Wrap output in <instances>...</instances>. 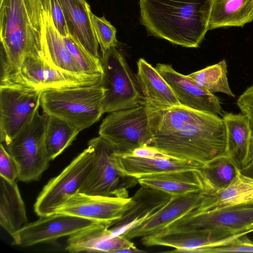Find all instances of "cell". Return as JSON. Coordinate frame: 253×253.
<instances>
[{
  "mask_svg": "<svg viewBox=\"0 0 253 253\" xmlns=\"http://www.w3.org/2000/svg\"><path fill=\"white\" fill-rule=\"evenodd\" d=\"M151 146L171 159L203 165L227 154L225 126L219 116L181 105L160 107L144 101Z\"/></svg>",
  "mask_w": 253,
  "mask_h": 253,
  "instance_id": "obj_1",
  "label": "cell"
},
{
  "mask_svg": "<svg viewBox=\"0 0 253 253\" xmlns=\"http://www.w3.org/2000/svg\"><path fill=\"white\" fill-rule=\"evenodd\" d=\"M43 9L42 0H3L0 4V83L17 73L28 55L40 56Z\"/></svg>",
  "mask_w": 253,
  "mask_h": 253,
  "instance_id": "obj_2",
  "label": "cell"
},
{
  "mask_svg": "<svg viewBox=\"0 0 253 253\" xmlns=\"http://www.w3.org/2000/svg\"><path fill=\"white\" fill-rule=\"evenodd\" d=\"M212 0H139L140 22L151 35L197 48L208 30Z\"/></svg>",
  "mask_w": 253,
  "mask_h": 253,
  "instance_id": "obj_3",
  "label": "cell"
},
{
  "mask_svg": "<svg viewBox=\"0 0 253 253\" xmlns=\"http://www.w3.org/2000/svg\"><path fill=\"white\" fill-rule=\"evenodd\" d=\"M104 90L100 84L42 91L43 112L58 118L80 131L98 121L104 114Z\"/></svg>",
  "mask_w": 253,
  "mask_h": 253,
  "instance_id": "obj_4",
  "label": "cell"
},
{
  "mask_svg": "<svg viewBox=\"0 0 253 253\" xmlns=\"http://www.w3.org/2000/svg\"><path fill=\"white\" fill-rule=\"evenodd\" d=\"M100 85L104 90V113L129 109L145 101L136 77L122 53L112 47L101 53Z\"/></svg>",
  "mask_w": 253,
  "mask_h": 253,
  "instance_id": "obj_5",
  "label": "cell"
},
{
  "mask_svg": "<svg viewBox=\"0 0 253 253\" xmlns=\"http://www.w3.org/2000/svg\"><path fill=\"white\" fill-rule=\"evenodd\" d=\"M93 151L91 169L78 192L102 196L128 198V189L138 182L121 170L113 146L99 136L88 142Z\"/></svg>",
  "mask_w": 253,
  "mask_h": 253,
  "instance_id": "obj_6",
  "label": "cell"
},
{
  "mask_svg": "<svg viewBox=\"0 0 253 253\" xmlns=\"http://www.w3.org/2000/svg\"><path fill=\"white\" fill-rule=\"evenodd\" d=\"M47 115L39 110L32 121L11 141L6 149L16 162L17 179L22 182L39 180L51 161L45 143Z\"/></svg>",
  "mask_w": 253,
  "mask_h": 253,
  "instance_id": "obj_7",
  "label": "cell"
},
{
  "mask_svg": "<svg viewBox=\"0 0 253 253\" xmlns=\"http://www.w3.org/2000/svg\"><path fill=\"white\" fill-rule=\"evenodd\" d=\"M193 229L214 231L228 237L253 232V201L206 211L199 207L164 230Z\"/></svg>",
  "mask_w": 253,
  "mask_h": 253,
  "instance_id": "obj_8",
  "label": "cell"
},
{
  "mask_svg": "<svg viewBox=\"0 0 253 253\" xmlns=\"http://www.w3.org/2000/svg\"><path fill=\"white\" fill-rule=\"evenodd\" d=\"M99 135L114 148L115 153L125 155L152 143L149 118L144 104L109 114L102 122Z\"/></svg>",
  "mask_w": 253,
  "mask_h": 253,
  "instance_id": "obj_9",
  "label": "cell"
},
{
  "mask_svg": "<svg viewBox=\"0 0 253 253\" xmlns=\"http://www.w3.org/2000/svg\"><path fill=\"white\" fill-rule=\"evenodd\" d=\"M42 91L12 83L0 84V140L5 145L39 110Z\"/></svg>",
  "mask_w": 253,
  "mask_h": 253,
  "instance_id": "obj_10",
  "label": "cell"
},
{
  "mask_svg": "<svg viewBox=\"0 0 253 253\" xmlns=\"http://www.w3.org/2000/svg\"><path fill=\"white\" fill-rule=\"evenodd\" d=\"M93 161V151L88 146L59 174L50 179L34 204L36 214L42 216L54 213L68 196L79 191L91 169Z\"/></svg>",
  "mask_w": 253,
  "mask_h": 253,
  "instance_id": "obj_11",
  "label": "cell"
},
{
  "mask_svg": "<svg viewBox=\"0 0 253 253\" xmlns=\"http://www.w3.org/2000/svg\"><path fill=\"white\" fill-rule=\"evenodd\" d=\"M102 74L74 73L50 66L37 54H29L19 71L7 80L12 83L44 91L100 84Z\"/></svg>",
  "mask_w": 253,
  "mask_h": 253,
  "instance_id": "obj_12",
  "label": "cell"
},
{
  "mask_svg": "<svg viewBox=\"0 0 253 253\" xmlns=\"http://www.w3.org/2000/svg\"><path fill=\"white\" fill-rule=\"evenodd\" d=\"M40 217L36 221L25 224L12 237L13 244L28 247L39 243L51 242L99 223L58 213Z\"/></svg>",
  "mask_w": 253,
  "mask_h": 253,
  "instance_id": "obj_13",
  "label": "cell"
},
{
  "mask_svg": "<svg viewBox=\"0 0 253 253\" xmlns=\"http://www.w3.org/2000/svg\"><path fill=\"white\" fill-rule=\"evenodd\" d=\"M131 203V197L92 195L78 191L68 196L55 213L92 220L110 227Z\"/></svg>",
  "mask_w": 253,
  "mask_h": 253,
  "instance_id": "obj_14",
  "label": "cell"
},
{
  "mask_svg": "<svg viewBox=\"0 0 253 253\" xmlns=\"http://www.w3.org/2000/svg\"><path fill=\"white\" fill-rule=\"evenodd\" d=\"M155 68L170 86L180 105L216 115H222L219 99L199 86L188 75H182L169 64L158 63Z\"/></svg>",
  "mask_w": 253,
  "mask_h": 253,
  "instance_id": "obj_15",
  "label": "cell"
},
{
  "mask_svg": "<svg viewBox=\"0 0 253 253\" xmlns=\"http://www.w3.org/2000/svg\"><path fill=\"white\" fill-rule=\"evenodd\" d=\"M244 235L227 237L219 232L203 229L164 230L157 234L141 238V241L147 247H169L174 248L172 251L174 252L194 253L201 248L228 243Z\"/></svg>",
  "mask_w": 253,
  "mask_h": 253,
  "instance_id": "obj_16",
  "label": "cell"
},
{
  "mask_svg": "<svg viewBox=\"0 0 253 253\" xmlns=\"http://www.w3.org/2000/svg\"><path fill=\"white\" fill-rule=\"evenodd\" d=\"M205 195L202 192H198L172 196L169 201L155 214L122 235L131 240L157 234L199 207Z\"/></svg>",
  "mask_w": 253,
  "mask_h": 253,
  "instance_id": "obj_17",
  "label": "cell"
},
{
  "mask_svg": "<svg viewBox=\"0 0 253 253\" xmlns=\"http://www.w3.org/2000/svg\"><path fill=\"white\" fill-rule=\"evenodd\" d=\"M172 196L162 191L141 186L131 197V205L109 228L111 236L123 235L147 220L168 203Z\"/></svg>",
  "mask_w": 253,
  "mask_h": 253,
  "instance_id": "obj_18",
  "label": "cell"
},
{
  "mask_svg": "<svg viewBox=\"0 0 253 253\" xmlns=\"http://www.w3.org/2000/svg\"><path fill=\"white\" fill-rule=\"evenodd\" d=\"M40 56L53 68L74 73H85L68 49L63 37L53 24L49 10L44 5Z\"/></svg>",
  "mask_w": 253,
  "mask_h": 253,
  "instance_id": "obj_19",
  "label": "cell"
},
{
  "mask_svg": "<svg viewBox=\"0 0 253 253\" xmlns=\"http://www.w3.org/2000/svg\"><path fill=\"white\" fill-rule=\"evenodd\" d=\"M122 172L137 179L146 176L185 170L200 169L202 164L170 158H147L115 153Z\"/></svg>",
  "mask_w": 253,
  "mask_h": 253,
  "instance_id": "obj_20",
  "label": "cell"
},
{
  "mask_svg": "<svg viewBox=\"0 0 253 253\" xmlns=\"http://www.w3.org/2000/svg\"><path fill=\"white\" fill-rule=\"evenodd\" d=\"M137 182L141 186L158 189L171 196L198 192L205 194V185L201 169L146 176L137 179Z\"/></svg>",
  "mask_w": 253,
  "mask_h": 253,
  "instance_id": "obj_21",
  "label": "cell"
},
{
  "mask_svg": "<svg viewBox=\"0 0 253 253\" xmlns=\"http://www.w3.org/2000/svg\"><path fill=\"white\" fill-rule=\"evenodd\" d=\"M63 9L70 34L91 55L100 58L86 0H59Z\"/></svg>",
  "mask_w": 253,
  "mask_h": 253,
  "instance_id": "obj_22",
  "label": "cell"
},
{
  "mask_svg": "<svg viewBox=\"0 0 253 253\" xmlns=\"http://www.w3.org/2000/svg\"><path fill=\"white\" fill-rule=\"evenodd\" d=\"M109 226L97 223L69 236L65 250L70 253H115L123 243L118 236H112Z\"/></svg>",
  "mask_w": 253,
  "mask_h": 253,
  "instance_id": "obj_23",
  "label": "cell"
},
{
  "mask_svg": "<svg viewBox=\"0 0 253 253\" xmlns=\"http://www.w3.org/2000/svg\"><path fill=\"white\" fill-rule=\"evenodd\" d=\"M137 65L136 77L146 102L160 107L180 105L170 86L155 67L143 58H140Z\"/></svg>",
  "mask_w": 253,
  "mask_h": 253,
  "instance_id": "obj_24",
  "label": "cell"
},
{
  "mask_svg": "<svg viewBox=\"0 0 253 253\" xmlns=\"http://www.w3.org/2000/svg\"><path fill=\"white\" fill-rule=\"evenodd\" d=\"M28 222L25 206L16 181L0 177V225L11 237Z\"/></svg>",
  "mask_w": 253,
  "mask_h": 253,
  "instance_id": "obj_25",
  "label": "cell"
},
{
  "mask_svg": "<svg viewBox=\"0 0 253 253\" xmlns=\"http://www.w3.org/2000/svg\"><path fill=\"white\" fill-rule=\"evenodd\" d=\"M253 21V0H212L208 30L243 28Z\"/></svg>",
  "mask_w": 253,
  "mask_h": 253,
  "instance_id": "obj_26",
  "label": "cell"
},
{
  "mask_svg": "<svg viewBox=\"0 0 253 253\" xmlns=\"http://www.w3.org/2000/svg\"><path fill=\"white\" fill-rule=\"evenodd\" d=\"M226 130L227 154L240 170L247 159L252 130L248 117L242 113L222 115Z\"/></svg>",
  "mask_w": 253,
  "mask_h": 253,
  "instance_id": "obj_27",
  "label": "cell"
},
{
  "mask_svg": "<svg viewBox=\"0 0 253 253\" xmlns=\"http://www.w3.org/2000/svg\"><path fill=\"white\" fill-rule=\"evenodd\" d=\"M253 200V178L239 172L225 188L205 196L203 200L204 211L247 203Z\"/></svg>",
  "mask_w": 253,
  "mask_h": 253,
  "instance_id": "obj_28",
  "label": "cell"
},
{
  "mask_svg": "<svg viewBox=\"0 0 253 253\" xmlns=\"http://www.w3.org/2000/svg\"><path fill=\"white\" fill-rule=\"evenodd\" d=\"M205 185V195H211L227 187L240 169L228 154L217 157L201 169Z\"/></svg>",
  "mask_w": 253,
  "mask_h": 253,
  "instance_id": "obj_29",
  "label": "cell"
},
{
  "mask_svg": "<svg viewBox=\"0 0 253 253\" xmlns=\"http://www.w3.org/2000/svg\"><path fill=\"white\" fill-rule=\"evenodd\" d=\"M80 131L65 121L47 115L45 143L50 160H54L71 145Z\"/></svg>",
  "mask_w": 253,
  "mask_h": 253,
  "instance_id": "obj_30",
  "label": "cell"
},
{
  "mask_svg": "<svg viewBox=\"0 0 253 253\" xmlns=\"http://www.w3.org/2000/svg\"><path fill=\"white\" fill-rule=\"evenodd\" d=\"M227 66L225 59L218 63L192 73L188 76L199 86L214 93L221 92L234 97L227 76Z\"/></svg>",
  "mask_w": 253,
  "mask_h": 253,
  "instance_id": "obj_31",
  "label": "cell"
},
{
  "mask_svg": "<svg viewBox=\"0 0 253 253\" xmlns=\"http://www.w3.org/2000/svg\"><path fill=\"white\" fill-rule=\"evenodd\" d=\"M65 44L84 72L87 74H102L100 58L91 55L70 34L63 37Z\"/></svg>",
  "mask_w": 253,
  "mask_h": 253,
  "instance_id": "obj_32",
  "label": "cell"
},
{
  "mask_svg": "<svg viewBox=\"0 0 253 253\" xmlns=\"http://www.w3.org/2000/svg\"><path fill=\"white\" fill-rule=\"evenodd\" d=\"M92 28L99 44L101 53L112 47H117L116 29L104 16L98 17L93 14L90 7L88 8Z\"/></svg>",
  "mask_w": 253,
  "mask_h": 253,
  "instance_id": "obj_33",
  "label": "cell"
},
{
  "mask_svg": "<svg viewBox=\"0 0 253 253\" xmlns=\"http://www.w3.org/2000/svg\"><path fill=\"white\" fill-rule=\"evenodd\" d=\"M246 235L239 237L227 243L196 250L194 253H253V242L250 240Z\"/></svg>",
  "mask_w": 253,
  "mask_h": 253,
  "instance_id": "obj_34",
  "label": "cell"
},
{
  "mask_svg": "<svg viewBox=\"0 0 253 253\" xmlns=\"http://www.w3.org/2000/svg\"><path fill=\"white\" fill-rule=\"evenodd\" d=\"M43 4L49 10L53 24L59 33L65 37L70 35L65 15L59 0H42Z\"/></svg>",
  "mask_w": 253,
  "mask_h": 253,
  "instance_id": "obj_35",
  "label": "cell"
},
{
  "mask_svg": "<svg viewBox=\"0 0 253 253\" xmlns=\"http://www.w3.org/2000/svg\"><path fill=\"white\" fill-rule=\"evenodd\" d=\"M0 174L8 180L15 181L18 178V165L2 144L0 146Z\"/></svg>",
  "mask_w": 253,
  "mask_h": 253,
  "instance_id": "obj_36",
  "label": "cell"
},
{
  "mask_svg": "<svg viewBox=\"0 0 253 253\" xmlns=\"http://www.w3.org/2000/svg\"><path fill=\"white\" fill-rule=\"evenodd\" d=\"M127 155L147 158H170L151 145L138 148Z\"/></svg>",
  "mask_w": 253,
  "mask_h": 253,
  "instance_id": "obj_37",
  "label": "cell"
},
{
  "mask_svg": "<svg viewBox=\"0 0 253 253\" xmlns=\"http://www.w3.org/2000/svg\"><path fill=\"white\" fill-rule=\"evenodd\" d=\"M240 172L245 175L253 178V163L247 165L241 169Z\"/></svg>",
  "mask_w": 253,
  "mask_h": 253,
  "instance_id": "obj_38",
  "label": "cell"
},
{
  "mask_svg": "<svg viewBox=\"0 0 253 253\" xmlns=\"http://www.w3.org/2000/svg\"><path fill=\"white\" fill-rule=\"evenodd\" d=\"M3 0H0V4L1 3Z\"/></svg>",
  "mask_w": 253,
  "mask_h": 253,
  "instance_id": "obj_39",
  "label": "cell"
},
{
  "mask_svg": "<svg viewBox=\"0 0 253 253\" xmlns=\"http://www.w3.org/2000/svg\"></svg>",
  "mask_w": 253,
  "mask_h": 253,
  "instance_id": "obj_40",
  "label": "cell"
}]
</instances>
